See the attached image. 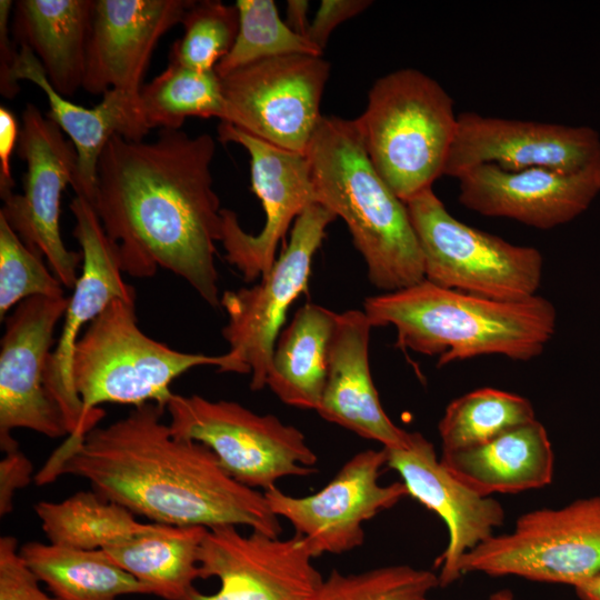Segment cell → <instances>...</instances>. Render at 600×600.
Returning a JSON list of instances; mask_svg holds the SVG:
<instances>
[{"instance_id": "cell-22", "label": "cell", "mask_w": 600, "mask_h": 600, "mask_svg": "<svg viewBox=\"0 0 600 600\" xmlns=\"http://www.w3.org/2000/svg\"><path fill=\"white\" fill-rule=\"evenodd\" d=\"M371 323L363 310L337 314L328 353L327 378L317 412L383 448L403 446L409 437L384 412L369 367Z\"/></svg>"}, {"instance_id": "cell-25", "label": "cell", "mask_w": 600, "mask_h": 600, "mask_svg": "<svg viewBox=\"0 0 600 600\" xmlns=\"http://www.w3.org/2000/svg\"><path fill=\"white\" fill-rule=\"evenodd\" d=\"M92 0H19L13 30L40 61L52 88L64 98L82 88Z\"/></svg>"}, {"instance_id": "cell-35", "label": "cell", "mask_w": 600, "mask_h": 600, "mask_svg": "<svg viewBox=\"0 0 600 600\" xmlns=\"http://www.w3.org/2000/svg\"><path fill=\"white\" fill-rule=\"evenodd\" d=\"M0 214V319L31 297H64L62 283Z\"/></svg>"}, {"instance_id": "cell-20", "label": "cell", "mask_w": 600, "mask_h": 600, "mask_svg": "<svg viewBox=\"0 0 600 600\" xmlns=\"http://www.w3.org/2000/svg\"><path fill=\"white\" fill-rule=\"evenodd\" d=\"M457 179L459 202L469 210L548 230L572 221L598 197L600 162L573 173L480 164Z\"/></svg>"}, {"instance_id": "cell-12", "label": "cell", "mask_w": 600, "mask_h": 600, "mask_svg": "<svg viewBox=\"0 0 600 600\" xmlns=\"http://www.w3.org/2000/svg\"><path fill=\"white\" fill-rule=\"evenodd\" d=\"M18 156L27 164L23 192L2 197L0 214L30 249L46 258L62 286L72 289L82 253L67 249L62 241L60 203L74 179L76 149L51 119L28 103L21 116Z\"/></svg>"}, {"instance_id": "cell-37", "label": "cell", "mask_w": 600, "mask_h": 600, "mask_svg": "<svg viewBox=\"0 0 600 600\" xmlns=\"http://www.w3.org/2000/svg\"><path fill=\"white\" fill-rule=\"evenodd\" d=\"M370 4L369 0H322L313 20L309 23L306 38L323 51L332 31Z\"/></svg>"}, {"instance_id": "cell-13", "label": "cell", "mask_w": 600, "mask_h": 600, "mask_svg": "<svg viewBox=\"0 0 600 600\" xmlns=\"http://www.w3.org/2000/svg\"><path fill=\"white\" fill-rule=\"evenodd\" d=\"M222 142H234L250 156L252 191L266 213L262 230L250 234L237 213L221 209L226 260L247 282L256 281L272 268L281 240L290 224L312 203H317L310 166L306 154L289 151L256 138L228 122H220Z\"/></svg>"}, {"instance_id": "cell-42", "label": "cell", "mask_w": 600, "mask_h": 600, "mask_svg": "<svg viewBox=\"0 0 600 600\" xmlns=\"http://www.w3.org/2000/svg\"><path fill=\"white\" fill-rule=\"evenodd\" d=\"M580 600H600V573L574 587Z\"/></svg>"}, {"instance_id": "cell-41", "label": "cell", "mask_w": 600, "mask_h": 600, "mask_svg": "<svg viewBox=\"0 0 600 600\" xmlns=\"http://www.w3.org/2000/svg\"><path fill=\"white\" fill-rule=\"evenodd\" d=\"M309 2L306 0H289L287 4V21L286 23L291 30L306 37L309 23L307 21V12Z\"/></svg>"}, {"instance_id": "cell-36", "label": "cell", "mask_w": 600, "mask_h": 600, "mask_svg": "<svg viewBox=\"0 0 600 600\" xmlns=\"http://www.w3.org/2000/svg\"><path fill=\"white\" fill-rule=\"evenodd\" d=\"M20 556L14 537L0 538V600H59L47 594Z\"/></svg>"}, {"instance_id": "cell-11", "label": "cell", "mask_w": 600, "mask_h": 600, "mask_svg": "<svg viewBox=\"0 0 600 600\" xmlns=\"http://www.w3.org/2000/svg\"><path fill=\"white\" fill-rule=\"evenodd\" d=\"M330 64L322 56L261 60L223 77L224 121L279 148L306 154L322 119Z\"/></svg>"}, {"instance_id": "cell-39", "label": "cell", "mask_w": 600, "mask_h": 600, "mask_svg": "<svg viewBox=\"0 0 600 600\" xmlns=\"http://www.w3.org/2000/svg\"><path fill=\"white\" fill-rule=\"evenodd\" d=\"M19 124L16 116L7 107H0V196L13 192L10 158L19 139Z\"/></svg>"}, {"instance_id": "cell-28", "label": "cell", "mask_w": 600, "mask_h": 600, "mask_svg": "<svg viewBox=\"0 0 600 600\" xmlns=\"http://www.w3.org/2000/svg\"><path fill=\"white\" fill-rule=\"evenodd\" d=\"M19 552L59 600H117L128 594H151L143 583L111 562L102 550L30 541Z\"/></svg>"}, {"instance_id": "cell-40", "label": "cell", "mask_w": 600, "mask_h": 600, "mask_svg": "<svg viewBox=\"0 0 600 600\" xmlns=\"http://www.w3.org/2000/svg\"><path fill=\"white\" fill-rule=\"evenodd\" d=\"M14 2L0 1V92L6 98L12 99L20 88L11 81V71L16 63L19 50L13 48L9 38V16Z\"/></svg>"}, {"instance_id": "cell-1", "label": "cell", "mask_w": 600, "mask_h": 600, "mask_svg": "<svg viewBox=\"0 0 600 600\" xmlns=\"http://www.w3.org/2000/svg\"><path fill=\"white\" fill-rule=\"evenodd\" d=\"M214 152L207 133L160 130L152 142L113 134L99 159L91 206L122 272L148 278L166 269L217 308L222 216L211 176Z\"/></svg>"}, {"instance_id": "cell-15", "label": "cell", "mask_w": 600, "mask_h": 600, "mask_svg": "<svg viewBox=\"0 0 600 600\" xmlns=\"http://www.w3.org/2000/svg\"><path fill=\"white\" fill-rule=\"evenodd\" d=\"M70 210L73 236L81 247L82 269L69 298L56 348L49 357L46 384L60 409L69 436H84L97 427L104 411L88 413L72 380V357L79 334L114 299L136 301L133 287L124 282L116 250L91 203L76 196Z\"/></svg>"}, {"instance_id": "cell-8", "label": "cell", "mask_w": 600, "mask_h": 600, "mask_svg": "<svg viewBox=\"0 0 600 600\" xmlns=\"http://www.w3.org/2000/svg\"><path fill=\"white\" fill-rule=\"evenodd\" d=\"M177 437L210 448L240 483L262 489L286 477L316 472L318 457L304 434L273 414H258L234 401L173 393L166 406Z\"/></svg>"}, {"instance_id": "cell-10", "label": "cell", "mask_w": 600, "mask_h": 600, "mask_svg": "<svg viewBox=\"0 0 600 600\" xmlns=\"http://www.w3.org/2000/svg\"><path fill=\"white\" fill-rule=\"evenodd\" d=\"M337 217L320 203L309 206L292 224L290 241L268 273L250 288L227 290L220 299L228 314L222 337L234 372L250 373V388L267 387L277 339L288 309L307 289L312 259L327 227Z\"/></svg>"}, {"instance_id": "cell-43", "label": "cell", "mask_w": 600, "mask_h": 600, "mask_svg": "<svg viewBox=\"0 0 600 600\" xmlns=\"http://www.w3.org/2000/svg\"><path fill=\"white\" fill-rule=\"evenodd\" d=\"M419 600H431V599L424 597ZM488 600H517V599L514 598L513 593L510 592L509 590H501L491 594Z\"/></svg>"}, {"instance_id": "cell-9", "label": "cell", "mask_w": 600, "mask_h": 600, "mask_svg": "<svg viewBox=\"0 0 600 600\" xmlns=\"http://www.w3.org/2000/svg\"><path fill=\"white\" fill-rule=\"evenodd\" d=\"M459 571L574 588L600 573V496L521 514L511 531L468 552Z\"/></svg>"}, {"instance_id": "cell-6", "label": "cell", "mask_w": 600, "mask_h": 600, "mask_svg": "<svg viewBox=\"0 0 600 600\" xmlns=\"http://www.w3.org/2000/svg\"><path fill=\"white\" fill-rule=\"evenodd\" d=\"M234 372L228 353L182 352L147 336L138 326L136 301L112 300L79 337L72 357L76 392L88 413L102 403L166 407L171 382L192 368Z\"/></svg>"}, {"instance_id": "cell-27", "label": "cell", "mask_w": 600, "mask_h": 600, "mask_svg": "<svg viewBox=\"0 0 600 600\" xmlns=\"http://www.w3.org/2000/svg\"><path fill=\"white\" fill-rule=\"evenodd\" d=\"M337 314L322 306L306 303L280 332L267 387L283 403L317 411L326 383Z\"/></svg>"}, {"instance_id": "cell-26", "label": "cell", "mask_w": 600, "mask_h": 600, "mask_svg": "<svg viewBox=\"0 0 600 600\" xmlns=\"http://www.w3.org/2000/svg\"><path fill=\"white\" fill-rule=\"evenodd\" d=\"M207 529L146 523L132 537L102 551L111 562L164 600H197L199 549Z\"/></svg>"}, {"instance_id": "cell-33", "label": "cell", "mask_w": 600, "mask_h": 600, "mask_svg": "<svg viewBox=\"0 0 600 600\" xmlns=\"http://www.w3.org/2000/svg\"><path fill=\"white\" fill-rule=\"evenodd\" d=\"M181 23L184 32L172 46L170 62L200 71L214 70L232 49L239 31L236 4L193 1Z\"/></svg>"}, {"instance_id": "cell-38", "label": "cell", "mask_w": 600, "mask_h": 600, "mask_svg": "<svg viewBox=\"0 0 600 600\" xmlns=\"http://www.w3.org/2000/svg\"><path fill=\"white\" fill-rule=\"evenodd\" d=\"M32 463L18 448L4 452L0 461V514L13 508L16 491L31 481Z\"/></svg>"}, {"instance_id": "cell-21", "label": "cell", "mask_w": 600, "mask_h": 600, "mask_svg": "<svg viewBox=\"0 0 600 600\" xmlns=\"http://www.w3.org/2000/svg\"><path fill=\"white\" fill-rule=\"evenodd\" d=\"M193 0H92L82 88L138 98L159 39L181 23Z\"/></svg>"}, {"instance_id": "cell-29", "label": "cell", "mask_w": 600, "mask_h": 600, "mask_svg": "<svg viewBox=\"0 0 600 600\" xmlns=\"http://www.w3.org/2000/svg\"><path fill=\"white\" fill-rule=\"evenodd\" d=\"M34 511L50 543L83 550L107 549L146 524L94 491H80L60 502L41 501Z\"/></svg>"}, {"instance_id": "cell-31", "label": "cell", "mask_w": 600, "mask_h": 600, "mask_svg": "<svg viewBox=\"0 0 600 600\" xmlns=\"http://www.w3.org/2000/svg\"><path fill=\"white\" fill-rule=\"evenodd\" d=\"M534 419L527 398L494 388L476 389L447 406L438 424L442 452L484 443Z\"/></svg>"}, {"instance_id": "cell-18", "label": "cell", "mask_w": 600, "mask_h": 600, "mask_svg": "<svg viewBox=\"0 0 600 600\" xmlns=\"http://www.w3.org/2000/svg\"><path fill=\"white\" fill-rule=\"evenodd\" d=\"M600 162V136L588 126L458 114V127L443 176L458 178L480 166L506 170L544 168L564 173Z\"/></svg>"}, {"instance_id": "cell-19", "label": "cell", "mask_w": 600, "mask_h": 600, "mask_svg": "<svg viewBox=\"0 0 600 600\" xmlns=\"http://www.w3.org/2000/svg\"><path fill=\"white\" fill-rule=\"evenodd\" d=\"M383 449L386 467L400 476L409 496L447 526L448 544L436 561L439 583L447 587L461 577V559L502 526L504 510L493 497L481 496L459 481L421 433L409 432L403 446Z\"/></svg>"}, {"instance_id": "cell-24", "label": "cell", "mask_w": 600, "mask_h": 600, "mask_svg": "<svg viewBox=\"0 0 600 600\" xmlns=\"http://www.w3.org/2000/svg\"><path fill=\"white\" fill-rule=\"evenodd\" d=\"M441 463L474 492L518 493L548 486L554 454L544 426L537 419L478 446L446 451Z\"/></svg>"}, {"instance_id": "cell-7", "label": "cell", "mask_w": 600, "mask_h": 600, "mask_svg": "<svg viewBox=\"0 0 600 600\" xmlns=\"http://www.w3.org/2000/svg\"><path fill=\"white\" fill-rule=\"evenodd\" d=\"M406 206L422 252L426 280L500 301L537 294L544 264L537 248L510 243L459 221L432 188Z\"/></svg>"}, {"instance_id": "cell-32", "label": "cell", "mask_w": 600, "mask_h": 600, "mask_svg": "<svg viewBox=\"0 0 600 600\" xmlns=\"http://www.w3.org/2000/svg\"><path fill=\"white\" fill-rule=\"evenodd\" d=\"M234 4L239 31L232 49L214 68L219 77L274 57L322 56L323 51L280 19L273 0H238Z\"/></svg>"}, {"instance_id": "cell-23", "label": "cell", "mask_w": 600, "mask_h": 600, "mask_svg": "<svg viewBox=\"0 0 600 600\" xmlns=\"http://www.w3.org/2000/svg\"><path fill=\"white\" fill-rule=\"evenodd\" d=\"M20 80L31 81L44 92L50 107L46 116L68 136L77 152L71 187L76 196L92 203L99 159L111 137L120 134L128 140L141 141L147 134L139 116V97L109 90L94 108L76 104L52 88L40 61L27 46H20L11 71L13 84L19 87Z\"/></svg>"}, {"instance_id": "cell-34", "label": "cell", "mask_w": 600, "mask_h": 600, "mask_svg": "<svg viewBox=\"0 0 600 600\" xmlns=\"http://www.w3.org/2000/svg\"><path fill=\"white\" fill-rule=\"evenodd\" d=\"M440 586L438 574L407 564L344 574L333 569L317 600H419Z\"/></svg>"}, {"instance_id": "cell-16", "label": "cell", "mask_w": 600, "mask_h": 600, "mask_svg": "<svg viewBox=\"0 0 600 600\" xmlns=\"http://www.w3.org/2000/svg\"><path fill=\"white\" fill-rule=\"evenodd\" d=\"M386 451L367 449L351 457L316 493L296 497L273 487L264 491L270 509L308 539L316 554H340L364 541L363 524L392 508L408 490L402 481L380 484Z\"/></svg>"}, {"instance_id": "cell-2", "label": "cell", "mask_w": 600, "mask_h": 600, "mask_svg": "<svg viewBox=\"0 0 600 600\" xmlns=\"http://www.w3.org/2000/svg\"><path fill=\"white\" fill-rule=\"evenodd\" d=\"M164 411L144 403L109 426L68 436L37 483L78 476L92 491L154 523L247 526L279 538L282 527L264 493L233 479L203 443L173 434L161 420Z\"/></svg>"}, {"instance_id": "cell-5", "label": "cell", "mask_w": 600, "mask_h": 600, "mask_svg": "<svg viewBox=\"0 0 600 600\" xmlns=\"http://www.w3.org/2000/svg\"><path fill=\"white\" fill-rule=\"evenodd\" d=\"M354 121L374 169L404 203L443 176L458 116L433 78L413 68L380 77Z\"/></svg>"}, {"instance_id": "cell-3", "label": "cell", "mask_w": 600, "mask_h": 600, "mask_svg": "<svg viewBox=\"0 0 600 600\" xmlns=\"http://www.w3.org/2000/svg\"><path fill=\"white\" fill-rule=\"evenodd\" d=\"M363 311L372 327L396 329V346L437 356L438 367L480 356L514 361L539 357L556 332L557 311L544 297L488 299L423 279L368 297Z\"/></svg>"}, {"instance_id": "cell-30", "label": "cell", "mask_w": 600, "mask_h": 600, "mask_svg": "<svg viewBox=\"0 0 600 600\" xmlns=\"http://www.w3.org/2000/svg\"><path fill=\"white\" fill-rule=\"evenodd\" d=\"M143 129L180 130L189 117L224 121L227 106L214 70L200 71L170 62L141 88L138 100Z\"/></svg>"}, {"instance_id": "cell-4", "label": "cell", "mask_w": 600, "mask_h": 600, "mask_svg": "<svg viewBox=\"0 0 600 600\" xmlns=\"http://www.w3.org/2000/svg\"><path fill=\"white\" fill-rule=\"evenodd\" d=\"M317 203L341 218L383 292L424 279L423 258L406 203L370 161L354 120L322 117L307 149Z\"/></svg>"}, {"instance_id": "cell-14", "label": "cell", "mask_w": 600, "mask_h": 600, "mask_svg": "<svg viewBox=\"0 0 600 600\" xmlns=\"http://www.w3.org/2000/svg\"><path fill=\"white\" fill-rule=\"evenodd\" d=\"M307 538L280 539L233 526L207 529L199 549L201 579L217 578L219 590L197 600H317L323 578Z\"/></svg>"}, {"instance_id": "cell-17", "label": "cell", "mask_w": 600, "mask_h": 600, "mask_svg": "<svg viewBox=\"0 0 600 600\" xmlns=\"http://www.w3.org/2000/svg\"><path fill=\"white\" fill-rule=\"evenodd\" d=\"M69 298L31 297L6 318L0 350V447L18 448L11 431L33 430L49 438L69 436L64 418L51 398L46 373L57 323Z\"/></svg>"}]
</instances>
